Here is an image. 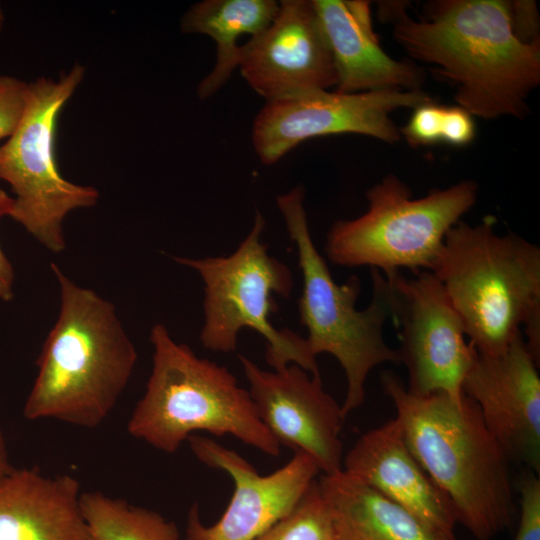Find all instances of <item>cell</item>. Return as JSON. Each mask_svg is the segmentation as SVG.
Masks as SVG:
<instances>
[{
	"mask_svg": "<svg viewBox=\"0 0 540 540\" xmlns=\"http://www.w3.org/2000/svg\"><path fill=\"white\" fill-rule=\"evenodd\" d=\"M405 6L379 4L380 17L410 57L433 65L436 76L454 85L458 106L485 120L525 116L526 100L540 83V39L519 36L511 2L429 1L419 20Z\"/></svg>",
	"mask_w": 540,
	"mask_h": 540,
	"instance_id": "obj_1",
	"label": "cell"
},
{
	"mask_svg": "<svg viewBox=\"0 0 540 540\" xmlns=\"http://www.w3.org/2000/svg\"><path fill=\"white\" fill-rule=\"evenodd\" d=\"M396 409L405 442L452 503L457 521L477 540H491L513 520L508 463L476 403L464 393L416 395L391 371L380 376Z\"/></svg>",
	"mask_w": 540,
	"mask_h": 540,
	"instance_id": "obj_2",
	"label": "cell"
},
{
	"mask_svg": "<svg viewBox=\"0 0 540 540\" xmlns=\"http://www.w3.org/2000/svg\"><path fill=\"white\" fill-rule=\"evenodd\" d=\"M60 308L43 343L23 408L28 420L96 428L111 414L137 362L115 306L72 281L55 263Z\"/></svg>",
	"mask_w": 540,
	"mask_h": 540,
	"instance_id": "obj_3",
	"label": "cell"
},
{
	"mask_svg": "<svg viewBox=\"0 0 540 540\" xmlns=\"http://www.w3.org/2000/svg\"><path fill=\"white\" fill-rule=\"evenodd\" d=\"M494 220H460L446 234L430 272L442 284L469 343L482 354L503 352L515 336L540 361V248Z\"/></svg>",
	"mask_w": 540,
	"mask_h": 540,
	"instance_id": "obj_4",
	"label": "cell"
},
{
	"mask_svg": "<svg viewBox=\"0 0 540 540\" xmlns=\"http://www.w3.org/2000/svg\"><path fill=\"white\" fill-rule=\"evenodd\" d=\"M150 341L152 370L127 424L132 437L172 454L203 431L280 455L281 445L260 420L249 391L225 366L198 357L163 324L152 327Z\"/></svg>",
	"mask_w": 540,
	"mask_h": 540,
	"instance_id": "obj_5",
	"label": "cell"
},
{
	"mask_svg": "<svg viewBox=\"0 0 540 540\" xmlns=\"http://www.w3.org/2000/svg\"><path fill=\"white\" fill-rule=\"evenodd\" d=\"M304 200L305 189L298 185L277 196L276 203L297 249L303 280L298 311L308 332L305 339L313 356L328 353L342 367L347 389L341 406L347 416L362 405L373 368L383 363L400 364L397 349L383 336L391 312L388 284L380 271L371 269L372 299L365 309L358 310L360 279L351 275L343 284L335 282L311 237Z\"/></svg>",
	"mask_w": 540,
	"mask_h": 540,
	"instance_id": "obj_6",
	"label": "cell"
},
{
	"mask_svg": "<svg viewBox=\"0 0 540 540\" xmlns=\"http://www.w3.org/2000/svg\"><path fill=\"white\" fill-rule=\"evenodd\" d=\"M264 228L265 219L257 211L250 232L229 256L174 257L197 271L204 284L201 344L212 352H233L240 331L250 328L264 338L265 359L273 370L296 364L320 375L306 339L270 322L278 309L273 294L289 298L294 280L289 266L268 254L261 241Z\"/></svg>",
	"mask_w": 540,
	"mask_h": 540,
	"instance_id": "obj_7",
	"label": "cell"
},
{
	"mask_svg": "<svg viewBox=\"0 0 540 540\" xmlns=\"http://www.w3.org/2000/svg\"><path fill=\"white\" fill-rule=\"evenodd\" d=\"M477 184L462 180L413 198L410 188L388 174L366 192L367 210L335 221L326 235L325 253L339 266L380 271H430L448 231L475 204Z\"/></svg>",
	"mask_w": 540,
	"mask_h": 540,
	"instance_id": "obj_8",
	"label": "cell"
},
{
	"mask_svg": "<svg viewBox=\"0 0 540 540\" xmlns=\"http://www.w3.org/2000/svg\"><path fill=\"white\" fill-rule=\"evenodd\" d=\"M84 76L85 67L76 63L57 80L42 76L28 83L22 119L0 145V179L15 194L10 217L54 253L66 247V216L99 199L95 187L64 178L55 157L58 117Z\"/></svg>",
	"mask_w": 540,
	"mask_h": 540,
	"instance_id": "obj_9",
	"label": "cell"
},
{
	"mask_svg": "<svg viewBox=\"0 0 540 540\" xmlns=\"http://www.w3.org/2000/svg\"><path fill=\"white\" fill-rule=\"evenodd\" d=\"M413 275H383L400 364L408 372L406 388L416 395L443 392L460 399L476 350L466 342L463 323L434 274L420 270Z\"/></svg>",
	"mask_w": 540,
	"mask_h": 540,
	"instance_id": "obj_10",
	"label": "cell"
},
{
	"mask_svg": "<svg viewBox=\"0 0 540 540\" xmlns=\"http://www.w3.org/2000/svg\"><path fill=\"white\" fill-rule=\"evenodd\" d=\"M435 101L422 90L385 89L359 93L314 90L266 101L252 125V144L264 165H273L315 137L360 134L394 144L400 129L392 112Z\"/></svg>",
	"mask_w": 540,
	"mask_h": 540,
	"instance_id": "obj_11",
	"label": "cell"
},
{
	"mask_svg": "<svg viewBox=\"0 0 540 540\" xmlns=\"http://www.w3.org/2000/svg\"><path fill=\"white\" fill-rule=\"evenodd\" d=\"M187 442L201 463L232 478L234 492L212 525L202 522L194 503L187 515L185 540H256L296 506L321 474L315 461L302 452L261 475L244 457L215 440L193 434Z\"/></svg>",
	"mask_w": 540,
	"mask_h": 540,
	"instance_id": "obj_12",
	"label": "cell"
},
{
	"mask_svg": "<svg viewBox=\"0 0 540 540\" xmlns=\"http://www.w3.org/2000/svg\"><path fill=\"white\" fill-rule=\"evenodd\" d=\"M257 414L282 446L310 456L320 473L342 470V406L327 393L320 375L296 364L268 371L239 356Z\"/></svg>",
	"mask_w": 540,
	"mask_h": 540,
	"instance_id": "obj_13",
	"label": "cell"
},
{
	"mask_svg": "<svg viewBox=\"0 0 540 540\" xmlns=\"http://www.w3.org/2000/svg\"><path fill=\"white\" fill-rule=\"evenodd\" d=\"M273 21L240 46L238 68L266 101L336 86L332 54L312 0H281Z\"/></svg>",
	"mask_w": 540,
	"mask_h": 540,
	"instance_id": "obj_14",
	"label": "cell"
},
{
	"mask_svg": "<svg viewBox=\"0 0 540 540\" xmlns=\"http://www.w3.org/2000/svg\"><path fill=\"white\" fill-rule=\"evenodd\" d=\"M539 362L523 331L498 354L475 352L462 392L472 399L509 461L540 471Z\"/></svg>",
	"mask_w": 540,
	"mask_h": 540,
	"instance_id": "obj_15",
	"label": "cell"
},
{
	"mask_svg": "<svg viewBox=\"0 0 540 540\" xmlns=\"http://www.w3.org/2000/svg\"><path fill=\"white\" fill-rule=\"evenodd\" d=\"M342 470L430 526L453 533L455 509L409 450L396 418L359 437L343 456Z\"/></svg>",
	"mask_w": 540,
	"mask_h": 540,
	"instance_id": "obj_16",
	"label": "cell"
},
{
	"mask_svg": "<svg viewBox=\"0 0 540 540\" xmlns=\"http://www.w3.org/2000/svg\"><path fill=\"white\" fill-rule=\"evenodd\" d=\"M337 74L336 91L359 93L385 89L421 90L422 72L391 58L373 29L365 0H312Z\"/></svg>",
	"mask_w": 540,
	"mask_h": 540,
	"instance_id": "obj_17",
	"label": "cell"
},
{
	"mask_svg": "<svg viewBox=\"0 0 540 540\" xmlns=\"http://www.w3.org/2000/svg\"><path fill=\"white\" fill-rule=\"evenodd\" d=\"M81 494L69 474L13 467L0 476V540H89Z\"/></svg>",
	"mask_w": 540,
	"mask_h": 540,
	"instance_id": "obj_18",
	"label": "cell"
},
{
	"mask_svg": "<svg viewBox=\"0 0 540 540\" xmlns=\"http://www.w3.org/2000/svg\"><path fill=\"white\" fill-rule=\"evenodd\" d=\"M317 482L335 540H456L343 470Z\"/></svg>",
	"mask_w": 540,
	"mask_h": 540,
	"instance_id": "obj_19",
	"label": "cell"
},
{
	"mask_svg": "<svg viewBox=\"0 0 540 540\" xmlns=\"http://www.w3.org/2000/svg\"><path fill=\"white\" fill-rule=\"evenodd\" d=\"M279 6L276 0H203L183 14L181 32L204 34L216 43L214 67L197 86L201 100L221 89L238 67V38L263 31L278 14Z\"/></svg>",
	"mask_w": 540,
	"mask_h": 540,
	"instance_id": "obj_20",
	"label": "cell"
},
{
	"mask_svg": "<svg viewBox=\"0 0 540 540\" xmlns=\"http://www.w3.org/2000/svg\"><path fill=\"white\" fill-rule=\"evenodd\" d=\"M89 540H179L175 522L101 491L82 492Z\"/></svg>",
	"mask_w": 540,
	"mask_h": 540,
	"instance_id": "obj_21",
	"label": "cell"
},
{
	"mask_svg": "<svg viewBox=\"0 0 540 540\" xmlns=\"http://www.w3.org/2000/svg\"><path fill=\"white\" fill-rule=\"evenodd\" d=\"M317 479L296 506L256 540H335L331 516Z\"/></svg>",
	"mask_w": 540,
	"mask_h": 540,
	"instance_id": "obj_22",
	"label": "cell"
},
{
	"mask_svg": "<svg viewBox=\"0 0 540 540\" xmlns=\"http://www.w3.org/2000/svg\"><path fill=\"white\" fill-rule=\"evenodd\" d=\"M445 106L435 101L414 108L407 124L400 128L401 136L411 146H426L442 142Z\"/></svg>",
	"mask_w": 540,
	"mask_h": 540,
	"instance_id": "obj_23",
	"label": "cell"
},
{
	"mask_svg": "<svg viewBox=\"0 0 540 540\" xmlns=\"http://www.w3.org/2000/svg\"><path fill=\"white\" fill-rule=\"evenodd\" d=\"M28 83L10 75H0V139L9 138L24 114Z\"/></svg>",
	"mask_w": 540,
	"mask_h": 540,
	"instance_id": "obj_24",
	"label": "cell"
},
{
	"mask_svg": "<svg viewBox=\"0 0 540 540\" xmlns=\"http://www.w3.org/2000/svg\"><path fill=\"white\" fill-rule=\"evenodd\" d=\"M520 520L514 540H540V479L524 473L519 482Z\"/></svg>",
	"mask_w": 540,
	"mask_h": 540,
	"instance_id": "obj_25",
	"label": "cell"
},
{
	"mask_svg": "<svg viewBox=\"0 0 540 540\" xmlns=\"http://www.w3.org/2000/svg\"><path fill=\"white\" fill-rule=\"evenodd\" d=\"M475 134V122L467 110L458 105L445 106L441 143L463 147L473 141Z\"/></svg>",
	"mask_w": 540,
	"mask_h": 540,
	"instance_id": "obj_26",
	"label": "cell"
},
{
	"mask_svg": "<svg viewBox=\"0 0 540 540\" xmlns=\"http://www.w3.org/2000/svg\"><path fill=\"white\" fill-rule=\"evenodd\" d=\"M14 199L0 189V219L10 217L13 211ZM14 270L0 247V299L10 301L13 298Z\"/></svg>",
	"mask_w": 540,
	"mask_h": 540,
	"instance_id": "obj_27",
	"label": "cell"
},
{
	"mask_svg": "<svg viewBox=\"0 0 540 540\" xmlns=\"http://www.w3.org/2000/svg\"><path fill=\"white\" fill-rule=\"evenodd\" d=\"M13 467L9 458L5 435L0 426V476L9 472Z\"/></svg>",
	"mask_w": 540,
	"mask_h": 540,
	"instance_id": "obj_28",
	"label": "cell"
},
{
	"mask_svg": "<svg viewBox=\"0 0 540 540\" xmlns=\"http://www.w3.org/2000/svg\"><path fill=\"white\" fill-rule=\"evenodd\" d=\"M4 22H5V15H4V11H3V8L0 4V33L3 29V26H4Z\"/></svg>",
	"mask_w": 540,
	"mask_h": 540,
	"instance_id": "obj_29",
	"label": "cell"
}]
</instances>
